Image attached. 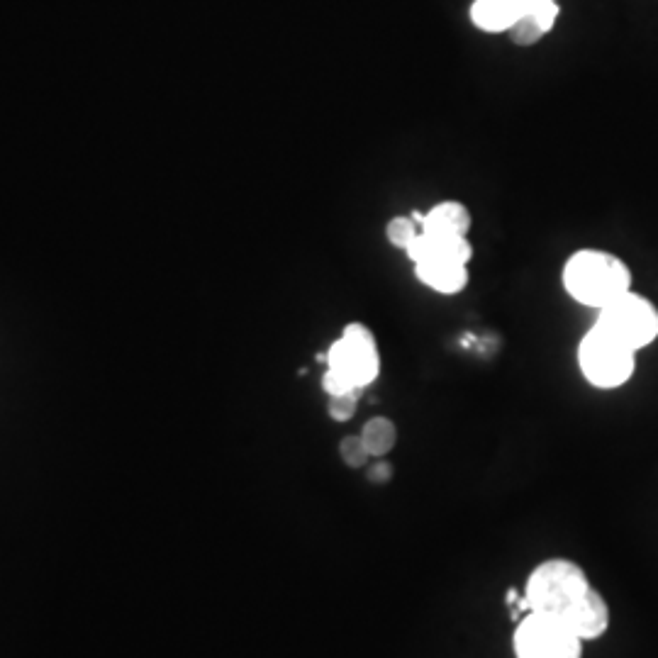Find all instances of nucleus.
I'll list each match as a JSON object with an SVG mask.
<instances>
[{"mask_svg": "<svg viewBox=\"0 0 658 658\" xmlns=\"http://www.w3.org/2000/svg\"><path fill=\"white\" fill-rule=\"evenodd\" d=\"M415 276L434 293L442 295L461 293L468 283L466 266L449 264V261H420V264H415Z\"/></svg>", "mask_w": 658, "mask_h": 658, "instance_id": "nucleus-10", "label": "nucleus"}, {"mask_svg": "<svg viewBox=\"0 0 658 658\" xmlns=\"http://www.w3.org/2000/svg\"><path fill=\"white\" fill-rule=\"evenodd\" d=\"M559 18V3L556 0H529V10L515 25L510 27L512 42L520 47H532L544 35H549Z\"/></svg>", "mask_w": 658, "mask_h": 658, "instance_id": "nucleus-8", "label": "nucleus"}, {"mask_svg": "<svg viewBox=\"0 0 658 658\" xmlns=\"http://www.w3.org/2000/svg\"><path fill=\"white\" fill-rule=\"evenodd\" d=\"M422 232H437V234H468L471 230V213L459 200H444V203L434 205L429 213H425L420 222Z\"/></svg>", "mask_w": 658, "mask_h": 658, "instance_id": "nucleus-11", "label": "nucleus"}, {"mask_svg": "<svg viewBox=\"0 0 658 658\" xmlns=\"http://www.w3.org/2000/svg\"><path fill=\"white\" fill-rule=\"evenodd\" d=\"M578 366L590 386L602 390L620 388L634 376L637 351L624 347L615 337L593 325L578 347Z\"/></svg>", "mask_w": 658, "mask_h": 658, "instance_id": "nucleus-4", "label": "nucleus"}, {"mask_svg": "<svg viewBox=\"0 0 658 658\" xmlns=\"http://www.w3.org/2000/svg\"><path fill=\"white\" fill-rule=\"evenodd\" d=\"M359 437L364 439L368 454L381 459V456L393 451L395 442H398V429H395V425L388 420V417H373V420H368L364 429H361Z\"/></svg>", "mask_w": 658, "mask_h": 658, "instance_id": "nucleus-12", "label": "nucleus"}, {"mask_svg": "<svg viewBox=\"0 0 658 658\" xmlns=\"http://www.w3.org/2000/svg\"><path fill=\"white\" fill-rule=\"evenodd\" d=\"M529 612L551 617L583 641L602 637L610 627V607L578 563L549 559L527 578Z\"/></svg>", "mask_w": 658, "mask_h": 658, "instance_id": "nucleus-1", "label": "nucleus"}, {"mask_svg": "<svg viewBox=\"0 0 658 658\" xmlns=\"http://www.w3.org/2000/svg\"><path fill=\"white\" fill-rule=\"evenodd\" d=\"M517 600H520V595H517V590H507V595H505V602H507V605H517Z\"/></svg>", "mask_w": 658, "mask_h": 658, "instance_id": "nucleus-17", "label": "nucleus"}, {"mask_svg": "<svg viewBox=\"0 0 658 658\" xmlns=\"http://www.w3.org/2000/svg\"><path fill=\"white\" fill-rule=\"evenodd\" d=\"M417 222L412 217H393L386 225V237L393 247L407 249L417 239Z\"/></svg>", "mask_w": 658, "mask_h": 658, "instance_id": "nucleus-14", "label": "nucleus"}, {"mask_svg": "<svg viewBox=\"0 0 658 658\" xmlns=\"http://www.w3.org/2000/svg\"><path fill=\"white\" fill-rule=\"evenodd\" d=\"M583 639L551 617L534 615L520 622L515 632L517 658H581Z\"/></svg>", "mask_w": 658, "mask_h": 658, "instance_id": "nucleus-6", "label": "nucleus"}, {"mask_svg": "<svg viewBox=\"0 0 658 658\" xmlns=\"http://www.w3.org/2000/svg\"><path fill=\"white\" fill-rule=\"evenodd\" d=\"M595 327L615 337L624 347L639 351L656 342L658 310L649 298L627 291L600 310Z\"/></svg>", "mask_w": 658, "mask_h": 658, "instance_id": "nucleus-5", "label": "nucleus"}, {"mask_svg": "<svg viewBox=\"0 0 658 658\" xmlns=\"http://www.w3.org/2000/svg\"><path fill=\"white\" fill-rule=\"evenodd\" d=\"M563 288L576 303L602 310L632 291V271L620 256L602 249H581L563 266Z\"/></svg>", "mask_w": 658, "mask_h": 658, "instance_id": "nucleus-2", "label": "nucleus"}, {"mask_svg": "<svg viewBox=\"0 0 658 658\" xmlns=\"http://www.w3.org/2000/svg\"><path fill=\"white\" fill-rule=\"evenodd\" d=\"M390 466L386 464V461H381V464H373L371 471H368V478H371V481H376V483H386L388 478H390Z\"/></svg>", "mask_w": 658, "mask_h": 658, "instance_id": "nucleus-16", "label": "nucleus"}, {"mask_svg": "<svg viewBox=\"0 0 658 658\" xmlns=\"http://www.w3.org/2000/svg\"><path fill=\"white\" fill-rule=\"evenodd\" d=\"M327 371L322 388L327 395L349 393V390L371 386L381 371V354L373 332L361 322L344 327L342 337L332 344L325 356Z\"/></svg>", "mask_w": 658, "mask_h": 658, "instance_id": "nucleus-3", "label": "nucleus"}, {"mask_svg": "<svg viewBox=\"0 0 658 658\" xmlns=\"http://www.w3.org/2000/svg\"><path fill=\"white\" fill-rule=\"evenodd\" d=\"M339 454H342L344 464L349 468H361L368 459H371V454H368L364 439L361 437H344L342 444H339Z\"/></svg>", "mask_w": 658, "mask_h": 658, "instance_id": "nucleus-15", "label": "nucleus"}, {"mask_svg": "<svg viewBox=\"0 0 658 658\" xmlns=\"http://www.w3.org/2000/svg\"><path fill=\"white\" fill-rule=\"evenodd\" d=\"M529 10V0H476L471 20L483 32H510V27Z\"/></svg>", "mask_w": 658, "mask_h": 658, "instance_id": "nucleus-9", "label": "nucleus"}, {"mask_svg": "<svg viewBox=\"0 0 658 658\" xmlns=\"http://www.w3.org/2000/svg\"><path fill=\"white\" fill-rule=\"evenodd\" d=\"M364 390L356 388V390H349V393H339V395H329V405H327V412L332 420L337 422H347L351 417L356 415V410H359V398Z\"/></svg>", "mask_w": 658, "mask_h": 658, "instance_id": "nucleus-13", "label": "nucleus"}, {"mask_svg": "<svg viewBox=\"0 0 658 658\" xmlns=\"http://www.w3.org/2000/svg\"><path fill=\"white\" fill-rule=\"evenodd\" d=\"M412 264L420 261H449V264H468L473 259V247L464 234L420 232L415 242L405 249Z\"/></svg>", "mask_w": 658, "mask_h": 658, "instance_id": "nucleus-7", "label": "nucleus"}]
</instances>
